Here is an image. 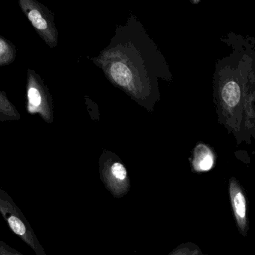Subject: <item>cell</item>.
<instances>
[{"label": "cell", "mask_w": 255, "mask_h": 255, "mask_svg": "<svg viewBox=\"0 0 255 255\" xmlns=\"http://www.w3.org/2000/svg\"><path fill=\"white\" fill-rule=\"evenodd\" d=\"M0 255H24L0 240Z\"/></svg>", "instance_id": "7c38bea8"}, {"label": "cell", "mask_w": 255, "mask_h": 255, "mask_svg": "<svg viewBox=\"0 0 255 255\" xmlns=\"http://www.w3.org/2000/svg\"><path fill=\"white\" fill-rule=\"evenodd\" d=\"M229 193L237 229L242 236L247 237L250 230L247 195L241 183L234 177L229 178Z\"/></svg>", "instance_id": "5b68a950"}, {"label": "cell", "mask_w": 255, "mask_h": 255, "mask_svg": "<svg viewBox=\"0 0 255 255\" xmlns=\"http://www.w3.org/2000/svg\"><path fill=\"white\" fill-rule=\"evenodd\" d=\"M214 163L213 151L205 145H200L196 148L193 162L195 169L199 172H206L212 169Z\"/></svg>", "instance_id": "8992f818"}, {"label": "cell", "mask_w": 255, "mask_h": 255, "mask_svg": "<svg viewBox=\"0 0 255 255\" xmlns=\"http://www.w3.org/2000/svg\"><path fill=\"white\" fill-rule=\"evenodd\" d=\"M26 109L28 113L39 114L46 121L50 117L44 87L38 75L31 69H28L27 73Z\"/></svg>", "instance_id": "277c9868"}, {"label": "cell", "mask_w": 255, "mask_h": 255, "mask_svg": "<svg viewBox=\"0 0 255 255\" xmlns=\"http://www.w3.org/2000/svg\"><path fill=\"white\" fill-rule=\"evenodd\" d=\"M0 214L10 230L28 246L36 255H46L29 222L11 196L0 188Z\"/></svg>", "instance_id": "7a4b0ae2"}, {"label": "cell", "mask_w": 255, "mask_h": 255, "mask_svg": "<svg viewBox=\"0 0 255 255\" xmlns=\"http://www.w3.org/2000/svg\"><path fill=\"white\" fill-rule=\"evenodd\" d=\"M16 54L17 50L13 43L0 35V67L12 64Z\"/></svg>", "instance_id": "9c48e42d"}, {"label": "cell", "mask_w": 255, "mask_h": 255, "mask_svg": "<svg viewBox=\"0 0 255 255\" xmlns=\"http://www.w3.org/2000/svg\"><path fill=\"white\" fill-rule=\"evenodd\" d=\"M170 255H203V254L198 246L189 243L181 246L178 250L174 251Z\"/></svg>", "instance_id": "30bf717a"}, {"label": "cell", "mask_w": 255, "mask_h": 255, "mask_svg": "<svg viewBox=\"0 0 255 255\" xmlns=\"http://www.w3.org/2000/svg\"><path fill=\"white\" fill-rule=\"evenodd\" d=\"M111 171H112V175L119 181H123L127 178V170L121 163L117 162V163H113L111 168Z\"/></svg>", "instance_id": "8fae6325"}, {"label": "cell", "mask_w": 255, "mask_h": 255, "mask_svg": "<svg viewBox=\"0 0 255 255\" xmlns=\"http://www.w3.org/2000/svg\"><path fill=\"white\" fill-rule=\"evenodd\" d=\"M110 74L115 82L121 86H128L133 79L131 70L125 63L121 61L112 63L110 67Z\"/></svg>", "instance_id": "52a82bcc"}, {"label": "cell", "mask_w": 255, "mask_h": 255, "mask_svg": "<svg viewBox=\"0 0 255 255\" xmlns=\"http://www.w3.org/2000/svg\"><path fill=\"white\" fill-rule=\"evenodd\" d=\"M19 7L34 30L49 47L58 44V31L53 13L37 0H18Z\"/></svg>", "instance_id": "3957f363"}, {"label": "cell", "mask_w": 255, "mask_h": 255, "mask_svg": "<svg viewBox=\"0 0 255 255\" xmlns=\"http://www.w3.org/2000/svg\"><path fill=\"white\" fill-rule=\"evenodd\" d=\"M215 88L219 121L238 145H250L255 139V71L220 70Z\"/></svg>", "instance_id": "6da1fadb"}, {"label": "cell", "mask_w": 255, "mask_h": 255, "mask_svg": "<svg viewBox=\"0 0 255 255\" xmlns=\"http://www.w3.org/2000/svg\"><path fill=\"white\" fill-rule=\"evenodd\" d=\"M193 4H196L200 2V0H190Z\"/></svg>", "instance_id": "4fadbf2b"}, {"label": "cell", "mask_w": 255, "mask_h": 255, "mask_svg": "<svg viewBox=\"0 0 255 255\" xmlns=\"http://www.w3.org/2000/svg\"><path fill=\"white\" fill-rule=\"evenodd\" d=\"M21 115L16 106L11 103L7 94L0 91V120L19 121Z\"/></svg>", "instance_id": "ba28073f"}]
</instances>
